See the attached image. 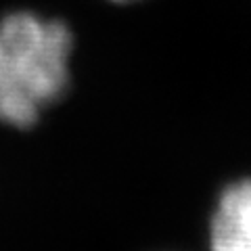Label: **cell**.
Instances as JSON below:
<instances>
[{
    "mask_svg": "<svg viewBox=\"0 0 251 251\" xmlns=\"http://www.w3.org/2000/svg\"><path fill=\"white\" fill-rule=\"evenodd\" d=\"M74 36L59 19L19 11L0 19V122L29 128L69 86Z\"/></svg>",
    "mask_w": 251,
    "mask_h": 251,
    "instance_id": "cell-1",
    "label": "cell"
},
{
    "mask_svg": "<svg viewBox=\"0 0 251 251\" xmlns=\"http://www.w3.org/2000/svg\"><path fill=\"white\" fill-rule=\"evenodd\" d=\"M211 251H251V178L220 195L209 230Z\"/></svg>",
    "mask_w": 251,
    "mask_h": 251,
    "instance_id": "cell-2",
    "label": "cell"
},
{
    "mask_svg": "<svg viewBox=\"0 0 251 251\" xmlns=\"http://www.w3.org/2000/svg\"><path fill=\"white\" fill-rule=\"evenodd\" d=\"M113 2H132V0H113Z\"/></svg>",
    "mask_w": 251,
    "mask_h": 251,
    "instance_id": "cell-3",
    "label": "cell"
}]
</instances>
